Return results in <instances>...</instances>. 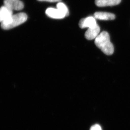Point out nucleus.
Wrapping results in <instances>:
<instances>
[{
  "instance_id": "f257e3e1",
  "label": "nucleus",
  "mask_w": 130,
  "mask_h": 130,
  "mask_svg": "<svg viewBox=\"0 0 130 130\" xmlns=\"http://www.w3.org/2000/svg\"><path fill=\"white\" fill-rule=\"evenodd\" d=\"M95 45L106 55H111L114 53V47L110 41L108 32L103 31L95 39Z\"/></svg>"
},
{
  "instance_id": "f03ea898",
  "label": "nucleus",
  "mask_w": 130,
  "mask_h": 130,
  "mask_svg": "<svg viewBox=\"0 0 130 130\" xmlns=\"http://www.w3.org/2000/svg\"><path fill=\"white\" fill-rule=\"evenodd\" d=\"M28 16L25 13L13 14L7 20L1 23V28L4 30H9L21 25L26 21Z\"/></svg>"
},
{
  "instance_id": "7ed1b4c3",
  "label": "nucleus",
  "mask_w": 130,
  "mask_h": 130,
  "mask_svg": "<svg viewBox=\"0 0 130 130\" xmlns=\"http://www.w3.org/2000/svg\"><path fill=\"white\" fill-rule=\"evenodd\" d=\"M98 25L96 19L92 16L88 17L87 18H83L79 22V26L81 28H91L97 26Z\"/></svg>"
},
{
  "instance_id": "20e7f679",
  "label": "nucleus",
  "mask_w": 130,
  "mask_h": 130,
  "mask_svg": "<svg viewBox=\"0 0 130 130\" xmlns=\"http://www.w3.org/2000/svg\"><path fill=\"white\" fill-rule=\"evenodd\" d=\"M4 4L12 11H19L24 8V4L20 0H4Z\"/></svg>"
},
{
  "instance_id": "39448f33",
  "label": "nucleus",
  "mask_w": 130,
  "mask_h": 130,
  "mask_svg": "<svg viewBox=\"0 0 130 130\" xmlns=\"http://www.w3.org/2000/svg\"><path fill=\"white\" fill-rule=\"evenodd\" d=\"M45 13L48 16L53 19H63L66 17V16L58 9H55L53 8H49L46 9Z\"/></svg>"
},
{
  "instance_id": "423d86ee",
  "label": "nucleus",
  "mask_w": 130,
  "mask_h": 130,
  "mask_svg": "<svg viewBox=\"0 0 130 130\" xmlns=\"http://www.w3.org/2000/svg\"><path fill=\"white\" fill-rule=\"evenodd\" d=\"M13 11L5 6L0 8V23H2L7 20L13 15Z\"/></svg>"
},
{
  "instance_id": "0eeeda50",
  "label": "nucleus",
  "mask_w": 130,
  "mask_h": 130,
  "mask_svg": "<svg viewBox=\"0 0 130 130\" xmlns=\"http://www.w3.org/2000/svg\"><path fill=\"white\" fill-rule=\"evenodd\" d=\"M95 19L103 20H112L115 19L114 14L106 12H96L94 14Z\"/></svg>"
},
{
  "instance_id": "6e6552de",
  "label": "nucleus",
  "mask_w": 130,
  "mask_h": 130,
  "mask_svg": "<svg viewBox=\"0 0 130 130\" xmlns=\"http://www.w3.org/2000/svg\"><path fill=\"white\" fill-rule=\"evenodd\" d=\"M100 28L99 25L94 28H88L85 33V37L89 40L95 39L100 34Z\"/></svg>"
},
{
  "instance_id": "1a4fd4ad",
  "label": "nucleus",
  "mask_w": 130,
  "mask_h": 130,
  "mask_svg": "<svg viewBox=\"0 0 130 130\" xmlns=\"http://www.w3.org/2000/svg\"><path fill=\"white\" fill-rule=\"evenodd\" d=\"M121 0H95V5L99 7L114 6L120 4Z\"/></svg>"
},
{
  "instance_id": "9d476101",
  "label": "nucleus",
  "mask_w": 130,
  "mask_h": 130,
  "mask_svg": "<svg viewBox=\"0 0 130 130\" xmlns=\"http://www.w3.org/2000/svg\"><path fill=\"white\" fill-rule=\"evenodd\" d=\"M57 8L63 12L66 17L69 15V11L67 7L63 3L59 2L57 4Z\"/></svg>"
},
{
  "instance_id": "9b49d317",
  "label": "nucleus",
  "mask_w": 130,
  "mask_h": 130,
  "mask_svg": "<svg viewBox=\"0 0 130 130\" xmlns=\"http://www.w3.org/2000/svg\"><path fill=\"white\" fill-rule=\"evenodd\" d=\"M90 130H102V129L100 125L98 124H95L91 127Z\"/></svg>"
},
{
  "instance_id": "f8f14e48",
  "label": "nucleus",
  "mask_w": 130,
  "mask_h": 130,
  "mask_svg": "<svg viewBox=\"0 0 130 130\" xmlns=\"http://www.w3.org/2000/svg\"><path fill=\"white\" fill-rule=\"evenodd\" d=\"M38 1H47L50 2H60L61 0H38Z\"/></svg>"
}]
</instances>
